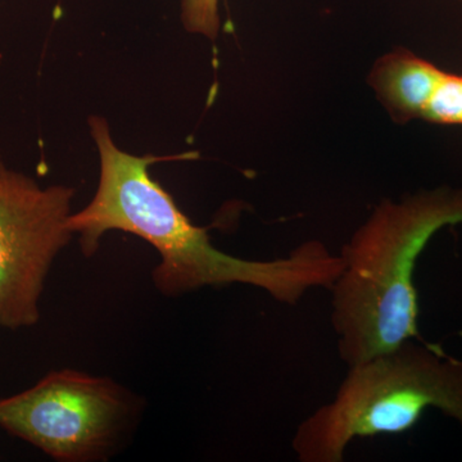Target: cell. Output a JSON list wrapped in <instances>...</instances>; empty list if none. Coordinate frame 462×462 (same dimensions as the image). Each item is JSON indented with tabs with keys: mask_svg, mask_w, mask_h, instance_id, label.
<instances>
[{
	"mask_svg": "<svg viewBox=\"0 0 462 462\" xmlns=\"http://www.w3.org/2000/svg\"><path fill=\"white\" fill-rule=\"evenodd\" d=\"M424 120L434 124L462 125V76L446 72L428 106Z\"/></svg>",
	"mask_w": 462,
	"mask_h": 462,
	"instance_id": "obj_7",
	"label": "cell"
},
{
	"mask_svg": "<svg viewBox=\"0 0 462 462\" xmlns=\"http://www.w3.org/2000/svg\"><path fill=\"white\" fill-rule=\"evenodd\" d=\"M134 410L133 397L114 380L66 369L0 398V428L54 460L94 461L117 446Z\"/></svg>",
	"mask_w": 462,
	"mask_h": 462,
	"instance_id": "obj_4",
	"label": "cell"
},
{
	"mask_svg": "<svg viewBox=\"0 0 462 462\" xmlns=\"http://www.w3.org/2000/svg\"><path fill=\"white\" fill-rule=\"evenodd\" d=\"M181 21L188 32L216 39L220 30L218 0H182Z\"/></svg>",
	"mask_w": 462,
	"mask_h": 462,
	"instance_id": "obj_8",
	"label": "cell"
},
{
	"mask_svg": "<svg viewBox=\"0 0 462 462\" xmlns=\"http://www.w3.org/2000/svg\"><path fill=\"white\" fill-rule=\"evenodd\" d=\"M446 72L412 51L398 48L379 58L369 81L397 123L424 118Z\"/></svg>",
	"mask_w": 462,
	"mask_h": 462,
	"instance_id": "obj_6",
	"label": "cell"
},
{
	"mask_svg": "<svg viewBox=\"0 0 462 462\" xmlns=\"http://www.w3.org/2000/svg\"><path fill=\"white\" fill-rule=\"evenodd\" d=\"M75 189L42 188L0 161V327L17 330L41 320L51 264L74 234Z\"/></svg>",
	"mask_w": 462,
	"mask_h": 462,
	"instance_id": "obj_5",
	"label": "cell"
},
{
	"mask_svg": "<svg viewBox=\"0 0 462 462\" xmlns=\"http://www.w3.org/2000/svg\"><path fill=\"white\" fill-rule=\"evenodd\" d=\"M430 409L462 430V361L409 339L348 366L329 402L298 424L291 449L300 462H342L356 438L404 433Z\"/></svg>",
	"mask_w": 462,
	"mask_h": 462,
	"instance_id": "obj_3",
	"label": "cell"
},
{
	"mask_svg": "<svg viewBox=\"0 0 462 462\" xmlns=\"http://www.w3.org/2000/svg\"><path fill=\"white\" fill-rule=\"evenodd\" d=\"M456 224H462V189L440 188L383 200L346 243L330 319L346 366L421 339L416 263L434 234Z\"/></svg>",
	"mask_w": 462,
	"mask_h": 462,
	"instance_id": "obj_2",
	"label": "cell"
},
{
	"mask_svg": "<svg viewBox=\"0 0 462 462\" xmlns=\"http://www.w3.org/2000/svg\"><path fill=\"white\" fill-rule=\"evenodd\" d=\"M460 2H462V0H460Z\"/></svg>",
	"mask_w": 462,
	"mask_h": 462,
	"instance_id": "obj_9",
	"label": "cell"
},
{
	"mask_svg": "<svg viewBox=\"0 0 462 462\" xmlns=\"http://www.w3.org/2000/svg\"><path fill=\"white\" fill-rule=\"evenodd\" d=\"M90 130L99 152L98 189L89 205L67 221L85 256L98 251L100 239L108 231H126L160 254L152 278L165 296L245 284L266 291L284 305H297L312 289H330L342 273L340 254H331L316 240L272 261L243 260L218 251L206 229L191 223L149 175V166L165 158L121 151L112 141L105 118L91 117Z\"/></svg>",
	"mask_w": 462,
	"mask_h": 462,
	"instance_id": "obj_1",
	"label": "cell"
}]
</instances>
